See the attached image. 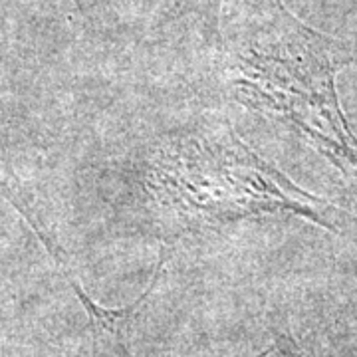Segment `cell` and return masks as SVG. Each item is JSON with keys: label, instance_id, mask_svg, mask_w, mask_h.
<instances>
[{"label": "cell", "instance_id": "obj_3", "mask_svg": "<svg viewBox=\"0 0 357 357\" xmlns=\"http://www.w3.org/2000/svg\"><path fill=\"white\" fill-rule=\"evenodd\" d=\"M264 357H288V356H286V354H282L280 349H274V351H270V354Z\"/></svg>", "mask_w": 357, "mask_h": 357}, {"label": "cell", "instance_id": "obj_1", "mask_svg": "<svg viewBox=\"0 0 357 357\" xmlns=\"http://www.w3.org/2000/svg\"><path fill=\"white\" fill-rule=\"evenodd\" d=\"M149 181L161 211L178 229L276 215L333 229L326 203L252 153L227 126L171 141L155 157Z\"/></svg>", "mask_w": 357, "mask_h": 357}, {"label": "cell", "instance_id": "obj_2", "mask_svg": "<svg viewBox=\"0 0 357 357\" xmlns=\"http://www.w3.org/2000/svg\"><path fill=\"white\" fill-rule=\"evenodd\" d=\"M354 56L340 42L280 10L234 62L238 100L284 121L344 173H357V139L345 121L335 76Z\"/></svg>", "mask_w": 357, "mask_h": 357}]
</instances>
